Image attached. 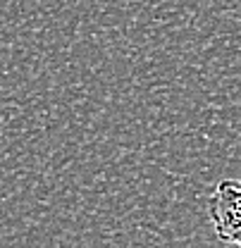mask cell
Returning <instances> with one entry per match:
<instances>
[{"instance_id": "1", "label": "cell", "mask_w": 241, "mask_h": 248, "mask_svg": "<svg viewBox=\"0 0 241 248\" xmlns=\"http://www.w3.org/2000/svg\"><path fill=\"white\" fill-rule=\"evenodd\" d=\"M208 215L215 234L225 244L241 248V182L225 179L215 186L208 198Z\"/></svg>"}]
</instances>
